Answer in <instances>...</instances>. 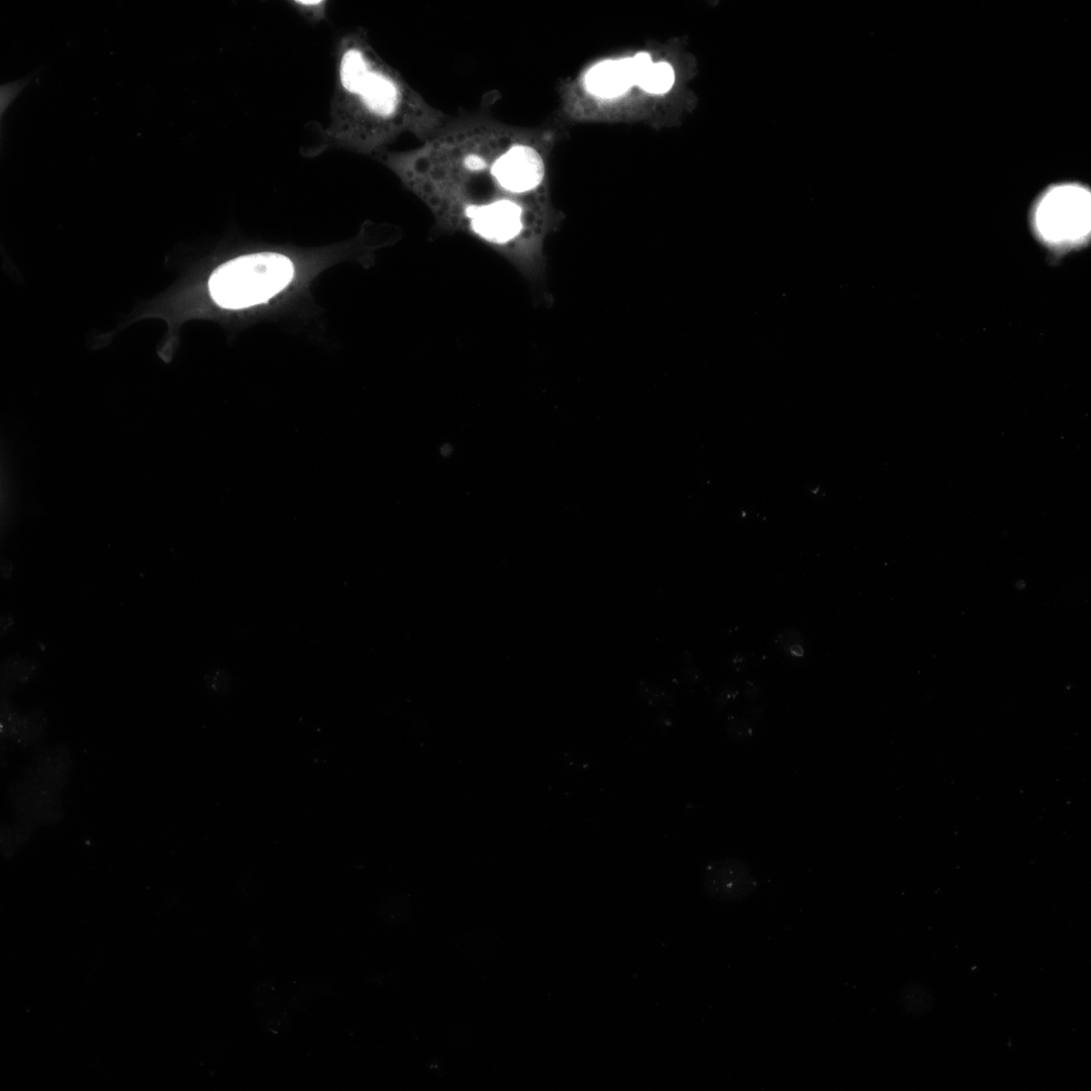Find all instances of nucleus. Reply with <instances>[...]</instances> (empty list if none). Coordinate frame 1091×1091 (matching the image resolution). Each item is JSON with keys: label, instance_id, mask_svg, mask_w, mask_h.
<instances>
[{"label": "nucleus", "instance_id": "obj_1", "mask_svg": "<svg viewBox=\"0 0 1091 1091\" xmlns=\"http://www.w3.org/2000/svg\"><path fill=\"white\" fill-rule=\"evenodd\" d=\"M538 142L491 116L468 114L450 117L420 146L382 158L438 230L466 234L534 278L543 272V242L557 223Z\"/></svg>", "mask_w": 1091, "mask_h": 1091}, {"label": "nucleus", "instance_id": "obj_2", "mask_svg": "<svg viewBox=\"0 0 1091 1091\" xmlns=\"http://www.w3.org/2000/svg\"><path fill=\"white\" fill-rule=\"evenodd\" d=\"M339 93L336 137L361 153L379 151L403 134L422 143L450 119L380 59L363 36L343 44Z\"/></svg>", "mask_w": 1091, "mask_h": 1091}, {"label": "nucleus", "instance_id": "obj_3", "mask_svg": "<svg viewBox=\"0 0 1091 1091\" xmlns=\"http://www.w3.org/2000/svg\"><path fill=\"white\" fill-rule=\"evenodd\" d=\"M291 261L279 254L260 253L234 259L221 266L210 279L214 301L230 310L263 304L292 280Z\"/></svg>", "mask_w": 1091, "mask_h": 1091}, {"label": "nucleus", "instance_id": "obj_4", "mask_svg": "<svg viewBox=\"0 0 1091 1091\" xmlns=\"http://www.w3.org/2000/svg\"><path fill=\"white\" fill-rule=\"evenodd\" d=\"M1033 223L1039 238L1053 248H1073L1090 233V192L1079 185H1060L1039 201Z\"/></svg>", "mask_w": 1091, "mask_h": 1091}, {"label": "nucleus", "instance_id": "obj_5", "mask_svg": "<svg viewBox=\"0 0 1091 1091\" xmlns=\"http://www.w3.org/2000/svg\"><path fill=\"white\" fill-rule=\"evenodd\" d=\"M707 894L722 902H741L757 888V880L749 867L735 858L712 862L705 871Z\"/></svg>", "mask_w": 1091, "mask_h": 1091}, {"label": "nucleus", "instance_id": "obj_6", "mask_svg": "<svg viewBox=\"0 0 1091 1091\" xmlns=\"http://www.w3.org/2000/svg\"><path fill=\"white\" fill-rule=\"evenodd\" d=\"M637 83L632 57L601 62L591 68L584 79L588 92L606 99L623 95Z\"/></svg>", "mask_w": 1091, "mask_h": 1091}, {"label": "nucleus", "instance_id": "obj_7", "mask_svg": "<svg viewBox=\"0 0 1091 1091\" xmlns=\"http://www.w3.org/2000/svg\"><path fill=\"white\" fill-rule=\"evenodd\" d=\"M675 82L674 69L665 62L652 63L638 82V87L650 94H664Z\"/></svg>", "mask_w": 1091, "mask_h": 1091}, {"label": "nucleus", "instance_id": "obj_8", "mask_svg": "<svg viewBox=\"0 0 1091 1091\" xmlns=\"http://www.w3.org/2000/svg\"><path fill=\"white\" fill-rule=\"evenodd\" d=\"M37 671L38 664L35 661L18 656L4 664L3 673L6 679L17 682L30 680Z\"/></svg>", "mask_w": 1091, "mask_h": 1091}, {"label": "nucleus", "instance_id": "obj_9", "mask_svg": "<svg viewBox=\"0 0 1091 1091\" xmlns=\"http://www.w3.org/2000/svg\"><path fill=\"white\" fill-rule=\"evenodd\" d=\"M29 83V78H23L3 84L0 87V116L4 117L15 99Z\"/></svg>", "mask_w": 1091, "mask_h": 1091}, {"label": "nucleus", "instance_id": "obj_10", "mask_svg": "<svg viewBox=\"0 0 1091 1091\" xmlns=\"http://www.w3.org/2000/svg\"><path fill=\"white\" fill-rule=\"evenodd\" d=\"M294 4L303 13L314 15L317 19H322L325 13L326 3L324 2H295Z\"/></svg>", "mask_w": 1091, "mask_h": 1091}, {"label": "nucleus", "instance_id": "obj_11", "mask_svg": "<svg viewBox=\"0 0 1091 1091\" xmlns=\"http://www.w3.org/2000/svg\"><path fill=\"white\" fill-rule=\"evenodd\" d=\"M799 642H800V634L797 633V632H789L788 631V632L784 633L782 635V637H781L782 645L788 647L789 649L792 646L799 645Z\"/></svg>", "mask_w": 1091, "mask_h": 1091}, {"label": "nucleus", "instance_id": "obj_12", "mask_svg": "<svg viewBox=\"0 0 1091 1091\" xmlns=\"http://www.w3.org/2000/svg\"><path fill=\"white\" fill-rule=\"evenodd\" d=\"M3 619L6 621V623L4 621H2V631H3V634H4V633H6L8 631V629H9L8 626H13L14 619L12 617H9V616L3 617Z\"/></svg>", "mask_w": 1091, "mask_h": 1091}]
</instances>
